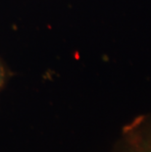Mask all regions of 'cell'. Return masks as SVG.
Returning <instances> with one entry per match:
<instances>
[{
    "label": "cell",
    "mask_w": 151,
    "mask_h": 152,
    "mask_svg": "<svg viewBox=\"0 0 151 152\" xmlns=\"http://www.w3.org/2000/svg\"><path fill=\"white\" fill-rule=\"evenodd\" d=\"M111 152H151V114L140 115L128 123Z\"/></svg>",
    "instance_id": "6da1fadb"
},
{
    "label": "cell",
    "mask_w": 151,
    "mask_h": 152,
    "mask_svg": "<svg viewBox=\"0 0 151 152\" xmlns=\"http://www.w3.org/2000/svg\"><path fill=\"white\" fill-rule=\"evenodd\" d=\"M5 80H6V74H5V70L4 68L2 67V65L0 64V90L3 87L5 83Z\"/></svg>",
    "instance_id": "7a4b0ae2"
}]
</instances>
